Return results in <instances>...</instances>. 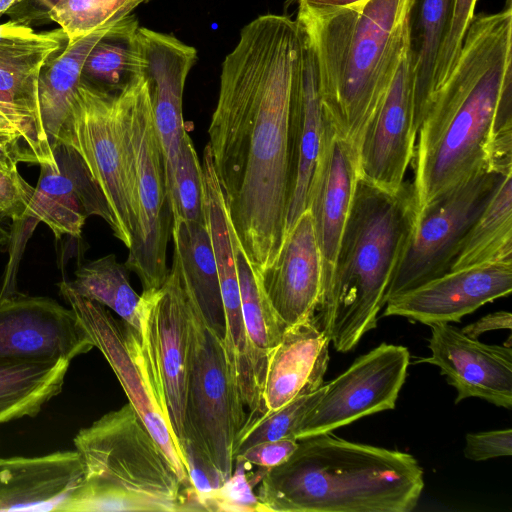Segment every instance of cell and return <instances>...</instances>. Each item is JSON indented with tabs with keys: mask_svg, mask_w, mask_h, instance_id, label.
<instances>
[{
	"mask_svg": "<svg viewBox=\"0 0 512 512\" xmlns=\"http://www.w3.org/2000/svg\"><path fill=\"white\" fill-rule=\"evenodd\" d=\"M301 47L302 28L286 15L246 24L222 63L208 128L231 225L257 273L274 261L285 238Z\"/></svg>",
	"mask_w": 512,
	"mask_h": 512,
	"instance_id": "1",
	"label": "cell"
},
{
	"mask_svg": "<svg viewBox=\"0 0 512 512\" xmlns=\"http://www.w3.org/2000/svg\"><path fill=\"white\" fill-rule=\"evenodd\" d=\"M417 135L418 209L482 170H512L511 0L497 13L474 15Z\"/></svg>",
	"mask_w": 512,
	"mask_h": 512,
	"instance_id": "2",
	"label": "cell"
},
{
	"mask_svg": "<svg viewBox=\"0 0 512 512\" xmlns=\"http://www.w3.org/2000/svg\"><path fill=\"white\" fill-rule=\"evenodd\" d=\"M298 441L291 457L265 470L261 512H410L424 488L410 454L322 433Z\"/></svg>",
	"mask_w": 512,
	"mask_h": 512,
	"instance_id": "3",
	"label": "cell"
},
{
	"mask_svg": "<svg viewBox=\"0 0 512 512\" xmlns=\"http://www.w3.org/2000/svg\"><path fill=\"white\" fill-rule=\"evenodd\" d=\"M411 0H364L327 12L298 9L314 52L323 110L357 152L409 41Z\"/></svg>",
	"mask_w": 512,
	"mask_h": 512,
	"instance_id": "4",
	"label": "cell"
},
{
	"mask_svg": "<svg viewBox=\"0 0 512 512\" xmlns=\"http://www.w3.org/2000/svg\"><path fill=\"white\" fill-rule=\"evenodd\" d=\"M418 210L411 182L390 193L359 176L331 280L315 316L338 352L354 349L377 326Z\"/></svg>",
	"mask_w": 512,
	"mask_h": 512,
	"instance_id": "5",
	"label": "cell"
},
{
	"mask_svg": "<svg viewBox=\"0 0 512 512\" xmlns=\"http://www.w3.org/2000/svg\"><path fill=\"white\" fill-rule=\"evenodd\" d=\"M84 477L64 512L191 511L188 488L130 403L78 431Z\"/></svg>",
	"mask_w": 512,
	"mask_h": 512,
	"instance_id": "6",
	"label": "cell"
},
{
	"mask_svg": "<svg viewBox=\"0 0 512 512\" xmlns=\"http://www.w3.org/2000/svg\"><path fill=\"white\" fill-rule=\"evenodd\" d=\"M59 142L84 162L107 202L113 235L129 248L138 201L124 90L108 92L80 80Z\"/></svg>",
	"mask_w": 512,
	"mask_h": 512,
	"instance_id": "7",
	"label": "cell"
},
{
	"mask_svg": "<svg viewBox=\"0 0 512 512\" xmlns=\"http://www.w3.org/2000/svg\"><path fill=\"white\" fill-rule=\"evenodd\" d=\"M186 297V441L209 458L226 482L234 470L236 439L247 419L245 406L223 339L209 327L187 293Z\"/></svg>",
	"mask_w": 512,
	"mask_h": 512,
	"instance_id": "8",
	"label": "cell"
},
{
	"mask_svg": "<svg viewBox=\"0 0 512 512\" xmlns=\"http://www.w3.org/2000/svg\"><path fill=\"white\" fill-rule=\"evenodd\" d=\"M123 90L138 201L137 223L125 266L138 276L143 291H147L161 287L168 275L166 253L172 215L161 144L142 74Z\"/></svg>",
	"mask_w": 512,
	"mask_h": 512,
	"instance_id": "9",
	"label": "cell"
},
{
	"mask_svg": "<svg viewBox=\"0 0 512 512\" xmlns=\"http://www.w3.org/2000/svg\"><path fill=\"white\" fill-rule=\"evenodd\" d=\"M505 174L482 170L418 210L385 304L450 270L466 234Z\"/></svg>",
	"mask_w": 512,
	"mask_h": 512,
	"instance_id": "10",
	"label": "cell"
},
{
	"mask_svg": "<svg viewBox=\"0 0 512 512\" xmlns=\"http://www.w3.org/2000/svg\"><path fill=\"white\" fill-rule=\"evenodd\" d=\"M60 294L88 331L118 378L131 406L175 469L186 488L191 484L186 461L168 412L152 381L139 332L116 320L105 306L86 299L62 281Z\"/></svg>",
	"mask_w": 512,
	"mask_h": 512,
	"instance_id": "11",
	"label": "cell"
},
{
	"mask_svg": "<svg viewBox=\"0 0 512 512\" xmlns=\"http://www.w3.org/2000/svg\"><path fill=\"white\" fill-rule=\"evenodd\" d=\"M138 314L148 369L183 453L189 305L174 265L161 287L143 291Z\"/></svg>",
	"mask_w": 512,
	"mask_h": 512,
	"instance_id": "12",
	"label": "cell"
},
{
	"mask_svg": "<svg viewBox=\"0 0 512 512\" xmlns=\"http://www.w3.org/2000/svg\"><path fill=\"white\" fill-rule=\"evenodd\" d=\"M410 363L406 347L382 343L357 358L305 415L295 439L330 433L357 419L395 407Z\"/></svg>",
	"mask_w": 512,
	"mask_h": 512,
	"instance_id": "13",
	"label": "cell"
},
{
	"mask_svg": "<svg viewBox=\"0 0 512 512\" xmlns=\"http://www.w3.org/2000/svg\"><path fill=\"white\" fill-rule=\"evenodd\" d=\"M416 137L408 41L394 77L361 135L357 147L359 176L384 191H399L414 156Z\"/></svg>",
	"mask_w": 512,
	"mask_h": 512,
	"instance_id": "14",
	"label": "cell"
},
{
	"mask_svg": "<svg viewBox=\"0 0 512 512\" xmlns=\"http://www.w3.org/2000/svg\"><path fill=\"white\" fill-rule=\"evenodd\" d=\"M94 347L71 307L43 296H0V359L71 362Z\"/></svg>",
	"mask_w": 512,
	"mask_h": 512,
	"instance_id": "15",
	"label": "cell"
},
{
	"mask_svg": "<svg viewBox=\"0 0 512 512\" xmlns=\"http://www.w3.org/2000/svg\"><path fill=\"white\" fill-rule=\"evenodd\" d=\"M141 74L147 84L164 162L168 201L171 198L180 143L185 132L183 91L197 61V50L174 35L138 27Z\"/></svg>",
	"mask_w": 512,
	"mask_h": 512,
	"instance_id": "16",
	"label": "cell"
},
{
	"mask_svg": "<svg viewBox=\"0 0 512 512\" xmlns=\"http://www.w3.org/2000/svg\"><path fill=\"white\" fill-rule=\"evenodd\" d=\"M512 291V262H493L449 270L386 302L385 316L426 325L460 322L484 304Z\"/></svg>",
	"mask_w": 512,
	"mask_h": 512,
	"instance_id": "17",
	"label": "cell"
},
{
	"mask_svg": "<svg viewBox=\"0 0 512 512\" xmlns=\"http://www.w3.org/2000/svg\"><path fill=\"white\" fill-rule=\"evenodd\" d=\"M431 355L417 362L440 368L457 391L455 403L478 397L498 407H512V349L471 338L450 323L430 325Z\"/></svg>",
	"mask_w": 512,
	"mask_h": 512,
	"instance_id": "18",
	"label": "cell"
},
{
	"mask_svg": "<svg viewBox=\"0 0 512 512\" xmlns=\"http://www.w3.org/2000/svg\"><path fill=\"white\" fill-rule=\"evenodd\" d=\"M54 161L39 164L40 176L29 207L28 219L45 223L57 239L78 238L89 216L111 225L107 202L78 153L59 142Z\"/></svg>",
	"mask_w": 512,
	"mask_h": 512,
	"instance_id": "19",
	"label": "cell"
},
{
	"mask_svg": "<svg viewBox=\"0 0 512 512\" xmlns=\"http://www.w3.org/2000/svg\"><path fill=\"white\" fill-rule=\"evenodd\" d=\"M358 178L356 149L327 119L307 200L322 259V292L331 280Z\"/></svg>",
	"mask_w": 512,
	"mask_h": 512,
	"instance_id": "20",
	"label": "cell"
},
{
	"mask_svg": "<svg viewBox=\"0 0 512 512\" xmlns=\"http://www.w3.org/2000/svg\"><path fill=\"white\" fill-rule=\"evenodd\" d=\"M322 276L313 219L306 209L287 232L277 257L259 273L268 301L287 327L314 317Z\"/></svg>",
	"mask_w": 512,
	"mask_h": 512,
	"instance_id": "21",
	"label": "cell"
},
{
	"mask_svg": "<svg viewBox=\"0 0 512 512\" xmlns=\"http://www.w3.org/2000/svg\"><path fill=\"white\" fill-rule=\"evenodd\" d=\"M83 477L76 450L0 458V511H61Z\"/></svg>",
	"mask_w": 512,
	"mask_h": 512,
	"instance_id": "22",
	"label": "cell"
},
{
	"mask_svg": "<svg viewBox=\"0 0 512 512\" xmlns=\"http://www.w3.org/2000/svg\"><path fill=\"white\" fill-rule=\"evenodd\" d=\"M329 343L315 315L286 328L267 359L262 391L265 413L297 396L312 393L324 384Z\"/></svg>",
	"mask_w": 512,
	"mask_h": 512,
	"instance_id": "23",
	"label": "cell"
},
{
	"mask_svg": "<svg viewBox=\"0 0 512 512\" xmlns=\"http://www.w3.org/2000/svg\"><path fill=\"white\" fill-rule=\"evenodd\" d=\"M326 120L314 52L302 28V47L294 94V170L285 236L307 209L309 189L322 149Z\"/></svg>",
	"mask_w": 512,
	"mask_h": 512,
	"instance_id": "24",
	"label": "cell"
},
{
	"mask_svg": "<svg viewBox=\"0 0 512 512\" xmlns=\"http://www.w3.org/2000/svg\"><path fill=\"white\" fill-rule=\"evenodd\" d=\"M173 263L185 292L194 301L206 323L222 339L225 318L211 237L205 222L172 220Z\"/></svg>",
	"mask_w": 512,
	"mask_h": 512,
	"instance_id": "25",
	"label": "cell"
},
{
	"mask_svg": "<svg viewBox=\"0 0 512 512\" xmlns=\"http://www.w3.org/2000/svg\"><path fill=\"white\" fill-rule=\"evenodd\" d=\"M113 25L99 28L67 43L41 69L38 81L40 115L52 151L59 143L73 94L81 79L84 62L94 45Z\"/></svg>",
	"mask_w": 512,
	"mask_h": 512,
	"instance_id": "26",
	"label": "cell"
},
{
	"mask_svg": "<svg viewBox=\"0 0 512 512\" xmlns=\"http://www.w3.org/2000/svg\"><path fill=\"white\" fill-rule=\"evenodd\" d=\"M452 10L453 0H411L409 53L414 77L417 132L433 94V75Z\"/></svg>",
	"mask_w": 512,
	"mask_h": 512,
	"instance_id": "27",
	"label": "cell"
},
{
	"mask_svg": "<svg viewBox=\"0 0 512 512\" xmlns=\"http://www.w3.org/2000/svg\"><path fill=\"white\" fill-rule=\"evenodd\" d=\"M69 364L0 359V424L37 415L62 391Z\"/></svg>",
	"mask_w": 512,
	"mask_h": 512,
	"instance_id": "28",
	"label": "cell"
},
{
	"mask_svg": "<svg viewBox=\"0 0 512 512\" xmlns=\"http://www.w3.org/2000/svg\"><path fill=\"white\" fill-rule=\"evenodd\" d=\"M230 219V218H229ZM236 260L241 308L255 377L263 391L267 359L280 342L287 326L268 301L257 273L229 221Z\"/></svg>",
	"mask_w": 512,
	"mask_h": 512,
	"instance_id": "29",
	"label": "cell"
},
{
	"mask_svg": "<svg viewBox=\"0 0 512 512\" xmlns=\"http://www.w3.org/2000/svg\"><path fill=\"white\" fill-rule=\"evenodd\" d=\"M502 261L512 262V172L472 224L450 270Z\"/></svg>",
	"mask_w": 512,
	"mask_h": 512,
	"instance_id": "30",
	"label": "cell"
},
{
	"mask_svg": "<svg viewBox=\"0 0 512 512\" xmlns=\"http://www.w3.org/2000/svg\"><path fill=\"white\" fill-rule=\"evenodd\" d=\"M138 27L133 14L115 23L89 52L80 80L108 92H120L138 77L141 74Z\"/></svg>",
	"mask_w": 512,
	"mask_h": 512,
	"instance_id": "31",
	"label": "cell"
},
{
	"mask_svg": "<svg viewBox=\"0 0 512 512\" xmlns=\"http://www.w3.org/2000/svg\"><path fill=\"white\" fill-rule=\"evenodd\" d=\"M129 271L109 254L78 267L75 279L67 284L78 295L110 308L139 332L140 296L130 285Z\"/></svg>",
	"mask_w": 512,
	"mask_h": 512,
	"instance_id": "32",
	"label": "cell"
},
{
	"mask_svg": "<svg viewBox=\"0 0 512 512\" xmlns=\"http://www.w3.org/2000/svg\"><path fill=\"white\" fill-rule=\"evenodd\" d=\"M64 42L67 40L14 55L0 63V100L27 111L45 138L40 115L38 81L42 67L52 56L62 51Z\"/></svg>",
	"mask_w": 512,
	"mask_h": 512,
	"instance_id": "33",
	"label": "cell"
},
{
	"mask_svg": "<svg viewBox=\"0 0 512 512\" xmlns=\"http://www.w3.org/2000/svg\"><path fill=\"white\" fill-rule=\"evenodd\" d=\"M151 0H62L49 13L67 36V43L112 25Z\"/></svg>",
	"mask_w": 512,
	"mask_h": 512,
	"instance_id": "34",
	"label": "cell"
},
{
	"mask_svg": "<svg viewBox=\"0 0 512 512\" xmlns=\"http://www.w3.org/2000/svg\"><path fill=\"white\" fill-rule=\"evenodd\" d=\"M323 391L324 385L312 393L295 397L272 412L247 419L237 436L234 457L259 442L282 438L295 439L305 415L319 400Z\"/></svg>",
	"mask_w": 512,
	"mask_h": 512,
	"instance_id": "35",
	"label": "cell"
},
{
	"mask_svg": "<svg viewBox=\"0 0 512 512\" xmlns=\"http://www.w3.org/2000/svg\"><path fill=\"white\" fill-rule=\"evenodd\" d=\"M203 173L194 144L185 131L180 143L169 207L172 220L205 222Z\"/></svg>",
	"mask_w": 512,
	"mask_h": 512,
	"instance_id": "36",
	"label": "cell"
},
{
	"mask_svg": "<svg viewBox=\"0 0 512 512\" xmlns=\"http://www.w3.org/2000/svg\"><path fill=\"white\" fill-rule=\"evenodd\" d=\"M0 147L26 163L54 161L53 151L34 118L25 110L0 100Z\"/></svg>",
	"mask_w": 512,
	"mask_h": 512,
	"instance_id": "37",
	"label": "cell"
},
{
	"mask_svg": "<svg viewBox=\"0 0 512 512\" xmlns=\"http://www.w3.org/2000/svg\"><path fill=\"white\" fill-rule=\"evenodd\" d=\"M476 2L477 0H453L449 29L440 49L433 75V93L446 80L458 58L464 36L475 15Z\"/></svg>",
	"mask_w": 512,
	"mask_h": 512,
	"instance_id": "38",
	"label": "cell"
},
{
	"mask_svg": "<svg viewBox=\"0 0 512 512\" xmlns=\"http://www.w3.org/2000/svg\"><path fill=\"white\" fill-rule=\"evenodd\" d=\"M183 454L195 497L202 510L210 511L213 499L225 481L209 458L191 441H186Z\"/></svg>",
	"mask_w": 512,
	"mask_h": 512,
	"instance_id": "39",
	"label": "cell"
},
{
	"mask_svg": "<svg viewBox=\"0 0 512 512\" xmlns=\"http://www.w3.org/2000/svg\"><path fill=\"white\" fill-rule=\"evenodd\" d=\"M61 40H67L65 32L61 28L37 32L32 27L9 20L0 24V63L14 55Z\"/></svg>",
	"mask_w": 512,
	"mask_h": 512,
	"instance_id": "40",
	"label": "cell"
},
{
	"mask_svg": "<svg viewBox=\"0 0 512 512\" xmlns=\"http://www.w3.org/2000/svg\"><path fill=\"white\" fill-rule=\"evenodd\" d=\"M234 464L235 471L233 470L232 476L216 493L210 511L261 512L260 503L252 490L251 480L245 473L246 462L235 458Z\"/></svg>",
	"mask_w": 512,
	"mask_h": 512,
	"instance_id": "41",
	"label": "cell"
},
{
	"mask_svg": "<svg viewBox=\"0 0 512 512\" xmlns=\"http://www.w3.org/2000/svg\"><path fill=\"white\" fill-rule=\"evenodd\" d=\"M35 187L19 174L0 170V209L14 222L28 219Z\"/></svg>",
	"mask_w": 512,
	"mask_h": 512,
	"instance_id": "42",
	"label": "cell"
},
{
	"mask_svg": "<svg viewBox=\"0 0 512 512\" xmlns=\"http://www.w3.org/2000/svg\"><path fill=\"white\" fill-rule=\"evenodd\" d=\"M464 456L472 461L512 455V430L502 429L468 433L465 437Z\"/></svg>",
	"mask_w": 512,
	"mask_h": 512,
	"instance_id": "43",
	"label": "cell"
},
{
	"mask_svg": "<svg viewBox=\"0 0 512 512\" xmlns=\"http://www.w3.org/2000/svg\"><path fill=\"white\" fill-rule=\"evenodd\" d=\"M298 441L293 438H282L259 442L237 453L246 464L255 465L263 470L279 466L287 461L295 452Z\"/></svg>",
	"mask_w": 512,
	"mask_h": 512,
	"instance_id": "44",
	"label": "cell"
},
{
	"mask_svg": "<svg viewBox=\"0 0 512 512\" xmlns=\"http://www.w3.org/2000/svg\"><path fill=\"white\" fill-rule=\"evenodd\" d=\"M62 0H20L12 6L6 15L21 25H44L49 21V13Z\"/></svg>",
	"mask_w": 512,
	"mask_h": 512,
	"instance_id": "45",
	"label": "cell"
},
{
	"mask_svg": "<svg viewBox=\"0 0 512 512\" xmlns=\"http://www.w3.org/2000/svg\"><path fill=\"white\" fill-rule=\"evenodd\" d=\"M512 327V315L508 311H498L487 314L474 323L465 326L462 330L467 336L477 339L483 333L493 330H510Z\"/></svg>",
	"mask_w": 512,
	"mask_h": 512,
	"instance_id": "46",
	"label": "cell"
},
{
	"mask_svg": "<svg viewBox=\"0 0 512 512\" xmlns=\"http://www.w3.org/2000/svg\"><path fill=\"white\" fill-rule=\"evenodd\" d=\"M297 2L298 9L311 12H327L349 7L364 0H293Z\"/></svg>",
	"mask_w": 512,
	"mask_h": 512,
	"instance_id": "47",
	"label": "cell"
},
{
	"mask_svg": "<svg viewBox=\"0 0 512 512\" xmlns=\"http://www.w3.org/2000/svg\"><path fill=\"white\" fill-rule=\"evenodd\" d=\"M24 162L22 157L0 147V170L14 172L18 170V163Z\"/></svg>",
	"mask_w": 512,
	"mask_h": 512,
	"instance_id": "48",
	"label": "cell"
},
{
	"mask_svg": "<svg viewBox=\"0 0 512 512\" xmlns=\"http://www.w3.org/2000/svg\"><path fill=\"white\" fill-rule=\"evenodd\" d=\"M7 217L4 215L2 210L0 209V244H5L8 242L10 238V233L5 227V219Z\"/></svg>",
	"mask_w": 512,
	"mask_h": 512,
	"instance_id": "49",
	"label": "cell"
},
{
	"mask_svg": "<svg viewBox=\"0 0 512 512\" xmlns=\"http://www.w3.org/2000/svg\"><path fill=\"white\" fill-rule=\"evenodd\" d=\"M20 0H0V18Z\"/></svg>",
	"mask_w": 512,
	"mask_h": 512,
	"instance_id": "50",
	"label": "cell"
}]
</instances>
